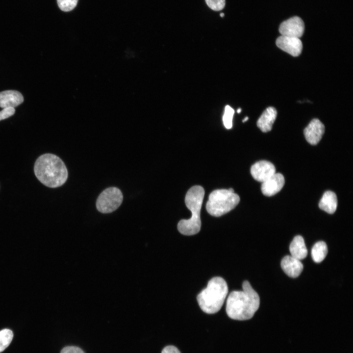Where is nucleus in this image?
Listing matches in <instances>:
<instances>
[{
	"label": "nucleus",
	"mask_w": 353,
	"mask_h": 353,
	"mask_svg": "<svg viewBox=\"0 0 353 353\" xmlns=\"http://www.w3.org/2000/svg\"><path fill=\"white\" fill-rule=\"evenodd\" d=\"M242 288V291H232L227 299L226 312L232 319H250L259 307V297L248 281L243 282Z\"/></svg>",
	"instance_id": "1"
},
{
	"label": "nucleus",
	"mask_w": 353,
	"mask_h": 353,
	"mask_svg": "<svg viewBox=\"0 0 353 353\" xmlns=\"http://www.w3.org/2000/svg\"><path fill=\"white\" fill-rule=\"evenodd\" d=\"M34 170L38 179L50 188L62 186L68 178L64 163L53 154L46 153L39 156L35 163Z\"/></svg>",
	"instance_id": "2"
},
{
	"label": "nucleus",
	"mask_w": 353,
	"mask_h": 353,
	"mask_svg": "<svg viewBox=\"0 0 353 353\" xmlns=\"http://www.w3.org/2000/svg\"><path fill=\"white\" fill-rule=\"evenodd\" d=\"M204 195L202 187L194 186L187 191L185 202L192 215L188 219L181 220L177 224V229L182 234L193 235L198 233L201 227V209Z\"/></svg>",
	"instance_id": "3"
},
{
	"label": "nucleus",
	"mask_w": 353,
	"mask_h": 353,
	"mask_svg": "<svg viewBox=\"0 0 353 353\" xmlns=\"http://www.w3.org/2000/svg\"><path fill=\"white\" fill-rule=\"evenodd\" d=\"M228 293V287L221 277L212 278L207 287L197 297L201 309L206 313L214 314L220 310Z\"/></svg>",
	"instance_id": "4"
},
{
	"label": "nucleus",
	"mask_w": 353,
	"mask_h": 353,
	"mask_svg": "<svg viewBox=\"0 0 353 353\" xmlns=\"http://www.w3.org/2000/svg\"><path fill=\"white\" fill-rule=\"evenodd\" d=\"M239 202V196L234 192L217 189L210 194L206 209L210 215L220 217L234 208Z\"/></svg>",
	"instance_id": "5"
},
{
	"label": "nucleus",
	"mask_w": 353,
	"mask_h": 353,
	"mask_svg": "<svg viewBox=\"0 0 353 353\" xmlns=\"http://www.w3.org/2000/svg\"><path fill=\"white\" fill-rule=\"evenodd\" d=\"M123 200V196L120 189L115 187H109L99 196L96 207L102 213H111L121 205Z\"/></svg>",
	"instance_id": "6"
},
{
	"label": "nucleus",
	"mask_w": 353,
	"mask_h": 353,
	"mask_svg": "<svg viewBox=\"0 0 353 353\" xmlns=\"http://www.w3.org/2000/svg\"><path fill=\"white\" fill-rule=\"evenodd\" d=\"M304 30L303 21L299 17L295 16L282 22L279 27L281 35L300 38Z\"/></svg>",
	"instance_id": "7"
},
{
	"label": "nucleus",
	"mask_w": 353,
	"mask_h": 353,
	"mask_svg": "<svg viewBox=\"0 0 353 353\" xmlns=\"http://www.w3.org/2000/svg\"><path fill=\"white\" fill-rule=\"evenodd\" d=\"M276 43L281 50L295 57L299 56L303 50V44L299 38L281 35Z\"/></svg>",
	"instance_id": "8"
},
{
	"label": "nucleus",
	"mask_w": 353,
	"mask_h": 353,
	"mask_svg": "<svg viewBox=\"0 0 353 353\" xmlns=\"http://www.w3.org/2000/svg\"><path fill=\"white\" fill-rule=\"evenodd\" d=\"M251 173L254 179L263 182L276 173V168L271 162L260 160L252 165Z\"/></svg>",
	"instance_id": "9"
},
{
	"label": "nucleus",
	"mask_w": 353,
	"mask_h": 353,
	"mask_svg": "<svg viewBox=\"0 0 353 353\" xmlns=\"http://www.w3.org/2000/svg\"><path fill=\"white\" fill-rule=\"evenodd\" d=\"M324 132L323 124L319 120L314 119L304 129V135L309 144L315 145L321 140Z\"/></svg>",
	"instance_id": "10"
},
{
	"label": "nucleus",
	"mask_w": 353,
	"mask_h": 353,
	"mask_svg": "<svg viewBox=\"0 0 353 353\" xmlns=\"http://www.w3.org/2000/svg\"><path fill=\"white\" fill-rule=\"evenodd\" d=\"M285 182L283 176L280 173H275L268 179L262 182V193L266 196H272L282 188Z\"/></svg>",
	"instance_id": "11"
},
{
	"label": "nucleus",
	"mask_w": 353,
	"mask_h": 353,
	"mask_svg": "<svg viewBox=\"0 0 353 353\" xmlns=\"http://www.w3.org/2000/svg\"><path fill=\"white\" fill-rule=\"evenodd\" d=\"M281 267L287 276L293 278L298 277L303 270V265L301 260L291 255H286L282 258Z\"/></svg>",
	"instance_id": "12"
},
{
	"label": "nucleus",
	"mask_w": 353,
	"mask_h": 353,
	"mask_svg": "<svg viewBox=\"0 0 353 353\" xmlns=\"http://www.w3.org/2000/svg\"><path fill=\"white\" fill-rule=\"evenodd\" d=\"M22 94L16 90H5L0 92V107L14 108L24 101Z\"/></svg>",
	"instance_id": "13"
},
{
	"label": "nucleus",
	"mask_w": 353,
	"mask_h": 353,
	"mask_svg": "<svg viewBox=\"0 0 353 353\" xmlns=\"http://www.w3.org/2000/svg\"><path fill=\"white\" fill-rule=\"evenodd\" d=\"M277 112L273 107H268L262 114L257 122V126L263 132L270 131L276 119Z\"/></svg>",
	"instance_id": "14"
},
{
	"label": "nucleus",
	"mask_w": 353,
	"mask_h": 353,
	"mask_svg": "<svg viewBox=\"0 0 353 353\" xmlns=\"http://www.w3.org/2000/svg\"><path fill=\"white\" fill-rule=\"evenodd\" d=\"M291 255L301 260L305 258L307 255V250L303 237L300 235L295 236L289 247Z\"/></svg>",
	"instance_id": "15"
},
{
	"label": "nucleus",
	"mask_w": 353,
	"mask_h": 353,
	"mask_svg": "<svg viewBox=\"0 0 353 353\" xmlns=\"http://www.w3.org/2000/svg\"><path fill=\"white\" fill-rule=\"evenodd\" d=\"M337 206V199L336 194L331 191L325 192L319 202V208L329 214H333L336 211Z\"/></svg>",
	"instance_id": "16"
},
{
	"label": "nucleus",
	"mask_w": 353,
	"mask_h": 353,
	"mask_svg": "<svg viewBox=\"0 0 353 353\" xmlns=\"http://www.w3.org/2000/svg\"><path fill=\"white\" fill-rule=\"evenodd\" d=\"M328 253V247L324 241L316 243L311 249V256L316 263L321 262L326 257Z\"/></svg>",
	"instance_id": "17"
},
{
	"label": "nucleus",
	"mask_w": 353,
	"mask_h": 353,
	"mask_svg": "<svg viewBox=\"0 0 353 353\" xmlns=\"http://www.w3.org/2000/svg\"><path fill=\"white\" fill-rule=\"evenodd\" d=\"M13 333L9 329H3L0 331V353L3 352L11 343Z\"/></svg>",
	"instance_id": "18"
},
{
	"label": "nucleus",
	"mask_w": 353,
	"mask_h": 353,
	"mask_svg": "<svg viewBox=\"0 0 353 353\" xmlns=\"http://www.w3.org/2000/svg\"><path fill=\"white\" fill-rule=\"evenodd\" d=\"M234 111L229 105H227L225 108V112L223 117V121L225 127L230 129L232 126V118Z\"/></svg>",
	"instance_id": "19"
},
{
	"label": "nucleus",
	"mask_w": 353,
	"mask_h": 353,
	"mask_svg": "<svg viewBox=\"0 0 353 353\" xmlns=\"http://www.w3.org/2000/svg\"><path fill=\"white\" fill-rule=\"evenodd\" d=\"M78 0H57L59 8L63 11L68 12L74 9Z\"/></svg>",
	"instance_id": "20"
},
{
	"label": "nucleus",
	"mask_w": 353,
	"mask_h": 353,
	"mask_svg": "<svg viewBox=\"0 0 353 353\" xmlns=\"http://www.w3.org/2000/svg\"><path fill=\"white\" fill-rule=\"evenodd\" d=\"M207 5L214 11L222 10L225 6V0H205Z\"/></svg>",
	"instance_id": "21"
},
{
	"label": "nucleus",
	"mask_w": 353,
	"mask_h": 353,
	"mask_svg": "<svg viewBox=\"0 0 353 353\" xmlns=\"http://www.w3.org/2000/svg\"><path fill=\"white\" fill-rule=\"evenodd\" d=\"M15 112L14 108L8 107L3 108L0 111V121L5 119L12 116Z\"/></svg>",
	"instance_id": "22"
},
{
	"label": "nucleus",
	"mask_w": 353,
	"mask_h": 353,
	"mask_svg": "<svg viewBox=\"0 0 353 353\" xmlns=\"http://www.w3.org/2000/svg\"><path fill=\"white\" fill-rule=\"evenodd\" d=\"M60 353H84L79 348L76 346H67L64 347Z\"/></svg>",
	"instance_id": "23"
},
{
	"label": "nucleus",
	"mask_w": 353,
	"mask_h": 353,
	"mask_svg": "<svg viewBox=\"0 0 353 353\" xmlns=\"http://www.w3.org/2000/svg\"><path fill=\"white\" fill-rule=\"evenodd\" d=\"M161 353H180V352L176 347L168 346L162 350Z\"/></svg>",
	"instance_id": "24"
},
{
	"label": "nucleus",
	"mask_w": 353,
	"mask_h": 353,
	"mask_svg": "<svg viewBox=\"0 0 353 353\" xmlns=\"http://www.w3.org/2000/svg\"><path fill=\"white\" fill-rule=\"evenodd\" d=\"M228 190L231 192H234V190L231 188L228 189Z\"/></svg>",
	"instance_id": "25"
},
{
	"label": "nucleus",
	"mask_w": 353,
	"mask_h": 353,
	"mask_svg": "<svg viewBox=\"0 0 353 353\" xmlns=\"http://www.w3.org/2000/svg\"><path fill=\"white\" fill-rule=\"evenodd\" d=\"M248 117H246L243 120V122H245L246 121L248 120Z\"/></svg>",
	"instance_id": "26"
},
{
	"label": "nucleus",
	"mask_w": 353,
	"mask_h": 353,
	"mask_svg": "<svg viewBox=\"0 0 353 353\" xmlns=\"http://www.w3.org/2000/svg\"><path fill=\"white\" fill-rule=\"evenodd\" d=\"M220 16H221V17H224V13H221L220 14Z\"/></svg>",
	"instance_id": "27"
},
{
	"label": "nucleus",
	"mask_w": 353,
	"mask_h": 353,
	"mask_svg": "<svg viewBox=\"0 0 353 353\" xmlns=\"http://www.w3.org/2000/svg\"><path fill=\"white\" fill-rule=\"evenodd\" d=\"M241 109L240 108H239L237 110V112L240 113L241 112Z\"/></svg>",
	"instance_id": "28"
}]
</instances>
